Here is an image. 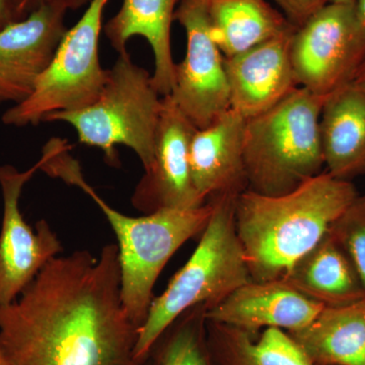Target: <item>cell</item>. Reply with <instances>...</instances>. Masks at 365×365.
Here are the masks:
<instances>
[{"instance_id":"4","label":"cell","mask_w":365,"mask_h":365,"mask_svg":"<svg viewBox=\"0 0 365 365\" xmlns=\"http://www.w3.org/2000/svg\"><path fill=\"white\" fill-rule=\"evenodd\" d=\"M237 196L209 199L212 215L188 262L170 281L165 292L153 297L139 330L134 357L143 364L163 334L192 307H210L251 281L248 265L235 223Z\"/></svg>"},{"instance_id":"23","label":"cell","mask_w":365,"mask_h":365,"mask_svg":"<svg viewBox=\"0 0 365 365\" xmlns=\"http://www.w3.org/2000/svg\"><path fill=\"white\" fill-rule=\"evenodd\" d=\"M329 232L349 256L365 289V194L352 201Z\"/></svg>"},{"instance_id":"3","label":"cell","mask_w":365,"mask_h":365,"mask_svg":"<svg viewBox=\"0 0 365 365\" xmlns=\"http://www.w3.org/2000/svg\"><path fill=\"white\" fill-rule=\"evenodd\" d=\"M71 146L52 138L38 160L40 170L78 187L93 199L114 230L119 251L122 304L137 326L143 325L160 272L182 245L202 234L213 211L211 200L188 210H160L138 217L125 215L106 202L86 181L81 165L69 155Z\"/></svg>"},{"instance_id":"18","label":"cell","mask_w":365,"mask_h":365,"mask_svg":"<svg viewBox=\"0 0 365 365\" xmlns=\"http://www.w3.org/2000/svg\"><path fill=\"white\" fill-rule=\"evenodd\" d=\"M281 280L324 307L347 306L365 299L356 269L329 230Z\"/></svg>"},{"instance_id":"9","label":"cell","mask_w":365,"mask_h":365,"mask_svg":"<svg viewBox=\"0 0 365 365\" xmlns=\"http://www.w3.org/2000/svg\"><path fill=\"white\" fill-rule=\"evenodd\" d=\"M209 0H180L174 21L187 36L186 56L175 66L172 96L197 129L230 109L225 57L211 34Z\"/></svg>"},{"instance_id":"21","label":"cell","mask_w":365,"mask_h":365,"mask_svg":"<svg viewBox=\"0 0 365 365\" xmlns=\"http://www.w3.org/2000/svg\"><path fill=\"white\" fill-rule=\"evenodd\" d=\"M206 338L212 365H314L281 329L251 333L206 319Z\"/></svg>"},{"instance_id":"6","label":"cell","mask_w":365,"mask_h":365,"mask_svg":"<svg viewBox=\"0 0 365 365\" xmlns=\"http://www.w3.org/2000/svg\"><path fill=\"white\" fill-rule=\"evenodd\" d=\"M162 107L163 96L153 76L125 51L108 69L104 88L93 104L78 111L52 113L43 122L71 125L79 143L100 148L113 167L119 165L117 146L131 148L146 170L155 157Z\"/></svg>"},{"instance_id":"30","label":"cell","mask_w":365,"mask_h":365,"mask_svg":"<svg viewBox=\"0 0 365 365\" xmlns=\"http://www.w3.org/2000/svg\"><path fill=\"white\" fill-rule=\"evenodd\" d=\"M143 365H155V361H153V357L151 355L148 356V359L145 360V362Z\"/></svg>"},{"instance_id":"27","label":"cell","mask_w":365,"mask_h":365,"mask_svg":"<svg viewBox=\"0 0 365 365\" xmlns=\"http://www.w3.org/2000/svg\"><path fill=\"white\" fill-rule=\"evenodd\" d=\"M350 85L365 93V57L359 69L355 72Z\"/></svg>"},{"instance_id":"11","label":"cell","mask_w":365,"mask_h":365,"mask_svg":"<svg viewBox=\"0 0 365 365\" xmlns=\"http://www.w3.org/2000/svg\"><path fill=\"white\" fill-rule=\"evenodd\" d=\"M196 129L172 96H163L155 157L137 182L131 198L134 208L150 215L196 209L206 203L197 194L190 167V143Z\"/></svg>"},{"instance_id":"5","label":"cell","mask_w":365,"mask_h":365,"mask_svg":"<svg viewBox=\"0 0 365 365\" xmlns=\"http://www.w3.org/2000/svg\"><path fill=\"white\" fill-rule=\"evenodd\" d=\"M326 98L297 88L268 111L246 120L244 163L250 191L283 195L324 172L319 118Z\"/></svg>"},{"instance_id":"17","label":"cell","mask_w":365,"mask_h":365,"mask_svg":"<svg viewBox=\"0 0 365 365\" xmlns=\"http://www.w3.org/2000/svg\"><path fill=\"white\" fill-rule=\"evenodd\" d=\"M326 172L351 181L365 175V93L351 85L329 96L319 118Z\"/></svg>"},{"instance_id":"28","label":"cell","mask_w":365,"mask_h":365,"mask_svg":"<svg viewBox=\"0 0 365 365\" xmlns=\"http://www.w3.org/2000/svg\"><path fill=\"white\" fill-rule=\"evenodd\" d=\"M354 7L357 18L365 26V0H354Z\"/></svg>"},{"instance_id":"10","label":"cell","mask_w":365,"mask_h":365,"mask_svg":"<svg viewBox=\"0 0 365 365\" xmlns=\"http://www.w3.org/2000/svg\"><path fill=\"white\" fill-rule=\"evenodd\" d=\"M37 170L38 163L25 172L14 165H0V189L4 199L0 232V307L18 299L48 262L62 251L61 242L49 223L40 220L33 230L21 212V192Z\"/></svg>"},{"instance_id":"31","label":"cell","mask_w":365,"mask_h":365,"mask_svg":"<svg viewBox=\"0 0 365 365\" xmlns=\"http://www.w3.org/2000/svg\"><path fill=\"white\" fill-rule=\"evenodd\" d=\"M327 2H350L354 0H326Z\"/></svg>"},{"instance_id":"19","label":"cell","mask_w":365,"mask_h":365,"mask_svg":"<svg viewBox=\"0 0 365 365\" xmlns=\"http://www.w3.org/2000/svg\"><path fill=\"white\" fill-rule=\"evenodd\" d=\"M287 333L314 365H365V299L323 307L311 323Z\"/></svg>"},{"instance_id":"22","label":"cell","mask_w":365,"mask_h":365,"mask_svg":"<svg viewBox=\"0 0 365 365\" xmlns=\"http://www.w3.org/2000/svg\"><path fill=\"white\" fill-rule=\"evenodd\" d=\"M205 304L185 312L163 334L150 354L155 365H212L206 338Z\"/></svg>"},{"instance_id":"2","label":"cell","mask_w":365,"mask_h":365,"mask_svg":"<svg viewBox=\"0 0 365 365\" xmlns=\"http://www.w3.org/2000/svg\"><path fill=\"white\" fill-rule=\"evenodd\" d=\"M351 181L324 170L294 191L235 199V223L251 280H279L330 230L359 196Z\"/></svg>"},{"instance_id":"1","label":"cell","mask_w":365,"mask_h":365,"mask_svg":"<svg viewBox=\"0 0 365 365\" xmlns=\"http://www.w3.org/2000/svg\"><path fill=\"white\" fill-rule=\"evenodd\" d=\"M119 251H76L48 262L14 302L0 307V344L14 365H143L140 327L125 311Z\"/></svg>"},{"instance_id":"16","label":"cell","mask_w":365,"mask_h":365,"mask_svg":"<svg viewBox=\"0 0 365 365\" xmlns=\"http://www.w3.org/2000/svg\"><path fill=\"white\" fill-rule=\"evenodd\" d=\"M180 0H122V6L103 26L106 37L118 53L127 51L132 38L140 36L150 45L155 59L153 85L163 96L174 88L172 25Z\"/></svg>"},{"instance_id":"7","label":"cell","mask_w":365,"mask_h":365,"mask_svg":"<svg viewBox=\"0 0 365 365\" xmlns=\"http://www.w3.org/2000/svg\"><path fill=\"white\" fill-rule=\"evenodd\" d=\"M107 4L91 0L81 20L67 29L30 97L7 109L2 123L38 125L52 113L78 111L96 102L107 81L108 69L101 66L98 55Z\"/></svg>"},{"instance_id":"20","label":"cell","mask_w":365,"mask_h":365,"mask_svg":"<svg viewBox=\"0 0 365 365\" xmlns=\"http://www.w3.org/2000/svg\"><path fill=\"white\" fill-rule=\"evenodd\" d=\"M208 13L211 34L225 58L295 28L267 0H209Z\"/></svg>"},{"instance_id":"8","label":"cell","mask_w":365,"mask_h":365,"mask_svg":"<svg viewBox=\"0 0 365 365\" xmlns=\"http://www.w3.org/2000/svg\"><path fill=\"white\" fill-rule=\"evenodd\" d=\"M365 57V26L354 1L327 2L290 41V58L299 88L328 98L351 83Z\"/></svg>"},{"instance_id":"26","label":"cell","mask_w":365,"mask_h":365,"mask_svg":"<svg viewBox=\"0 0 365 365\" xmlns=\"http://www.w3.org/2000/svg\"><path fill=\"white\" fill-rule=\"evenodd\" d=\"M19 21L21 20L14 0H0V30Z\"/></svg>"},{"instance_id":"29","label":"cell","mask_w":365,"mask_h":365,"mask_svg":"<svg viewBox=\"0 0 365 365\" xmlns=\"http://www.w3.org/2000/svg\"><path fill=\"white\" fill-rule=\"evenodd\" d=\"M0 365H14L9 357H7L6 353L4 352L1 344H0Z\"/></svg>"},{"instance_id":"14","label":"cell","mask_w":365,"mask_h":365,"mask_svg":"<svg viewBox=\"0 0 365 365\" xmlns=\"http://www.w3.org/2000/svg\"><path fill=\"white\" fill-rule=\"evenodd\" d=\"M323 307L283 280H251L207 307L206 319L251 333L268 328L292 332L311 323Z\"/></svg>"},{"instance_id":"12","label":"cell","mask_w":365,"mask_h":365,"mask_svg":"<svg viewBox=\"0 0 365 365\" xmlns=\"http://www.w3.org/2000/svg\"><path fill=\"white\" fill-rule=\"evenodd\" d=\"M66 16L42 6L0 30V105L30 97L67 31Z\"/></svg>"},{"instance_id":"15","label":"cell","mask_w":365,"mask_h":365,"mask_svg":"<svg viewBox=\"0 0 365 365\" xmlns=\"http://www.w3.org/2000/svg\"><path fill=\"white\" fill-rule=\"evenodd\" d=\"M246 119L232 109L202 129L190 143V167L197 194L204 201L215 196H239L248 190L244 163Z\"/></svg>"},{"instance_id":"13","label":"cell","mask_w":365,"mask_h":365,"mask_svg":"<svg viewBox=\"0 0 365 365\" xmlns=\"http://www.w3.org/2000/svg\"><path fill=\"white\" fill-rule=\"evenodd\" d=\"M294 29L225 58L230 109L244 119L268 111L299 88L290 58Z\"/></svg>"},{"instance_id":"25","label":"cell","mask_w":365,"mask_h":365,"mask_svg":"<svg viewBox=\"0 0 365 365\" xmlns=\"http://www.w3.org/2000/svg\"><path fill=\"white\" fill-rule=\"evenodd\" d=\"M91 2V0H14L21 20L42 6L52 7L67 13L68 11H78Z\"/></svg>"},{"instance_id":"24","label":"cell","mask_w":365,"mask_h":365,"mask_svg":"<svg viewBox=\"0 0 365 365\" xmlns=\"http://www.w3.org/2000/svg\"><path fill=\"white\" fill-rule=\"evenodd\" d=\"M281 13L295 28L302 26L317 11L327 4L326 0H273Z\"/></svg>"}]
</instances>
